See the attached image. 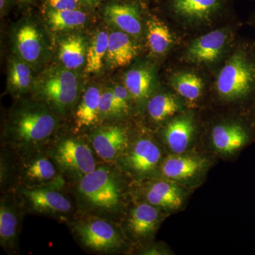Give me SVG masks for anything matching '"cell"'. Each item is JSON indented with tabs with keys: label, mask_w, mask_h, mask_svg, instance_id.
Wrapping results in <instances>:
<instances>
[{
	"label": "cell",
	"mask_w": 255,
	"mask_h": 255,
	"mask_svg": "<svg viewBox=\"0 0 255 255\" xmlns=\"http://www.w3.org/2000/svg\"><path fill=\"white\" fill-rule=\"evenodd\" d=\"M61 120L43 101H22L8 114L1 146L17 155L47 148L62 131Z\"/></svg>",
	"instance_id": "1"
},
{
	"label": "cell",
	"mask_w": 255,
	"mask_h": 255,
	"mask_svg": "<svg viewBox=\"0 0 255 255\" xmlns=\"http://www.w3.org/2000/svg\"><path fill=\"white\" fill-rule=\"evenodd\" d=\"M125 179L115 164L101 162L91 173L69 185L80 214L120 223L128 209Z\"/></svg>",
	"instance_id": "2"
},
{
	"label": "cell",
	"mask_w": 255,
	"mask_h": 255,
	"mask_svg": "<svg viewBox=\"0 0 255 255\" xmlns=\"http://www.w3.org/2000/svg\"><path fill=\"white\" fill-rule=\"evenodd\" d=\"M47 150L69 185L91 173L102 162L85 135L70 130L60 132Z\"/></svg>",
	"instance_id": "3"
},
{
	"label": "cell",
	"mask_w": 255,
	"mask_h": 255,
	"mask_svg": "<svg viewBox=\"0 0 255 255\" xmlns=\"http://www.w3.org/2000/svg\"><path fill=\"white\" fill-rule=\"evenodd\" d=\"M68 227L75 241L87 253L117 255L128 247V238L122 226L112 220L80 214Z\"/></svg>",
	"instance_id": "4"
},
{
	"label": "cell",
	"mask_w": 255,
	"mask_h": 255,
	"mask_svg": "<svg viewBox=\"0 0 255 255\" xmlns=\"http://www.w3.org/2000/svg\"><path fill=\"white\" fill-rule=\"evenodd\" d=\"M13 191L22 201L26 214L47 216L67 226L80 214L69 185L18 186Z\"/></svg>",
	"instance_id": "5"
},
{
	"label": "cell",
	"mask_w": 255,
	"mask_h": 255,
	"mask_svg": "<svg viewBox=\"0 0 255 255\" xmlns=\"http://www.w3.org/2000/svg\"><path fill=\"white\" fill-rule=\"evenodd\" d=\"M34 98L43 101L60 119L71 115L80 97L78 75L64 67L50 68L35 82Z\"/></svg>",
	"instance_id": "6"
},
{
	"label": "cell",
	"mask_w": 255,
	"mask_h": 255,
	"mask_svg": "<svg viewBox=\"0 0 255 255\" xmlns=\"http://www.w3.org/2000/svg\"><path fill=\"white\" fill-rule=\"evenodd\" d=\"M221 97L244 100L255 92V52L242 48L233 53L216 82Z\"/></svg>",
	"instance_id": "7"
},
{
	"label": "cell",
	"mask_w": 255,
	"mask_h": 255,
	"mask_svg": "<svg viewBox=\"0 0 255 255\" xmlns=\"http://www.w3.org/2000/svg\"><path fill=\"white\" fill-rule=\"evenodd\" d=\"M11 152L14 156L13 190L18 186L40 187L69 185L50 157L47 148L21 155Z\"/></svg>",
	"instance_id": "8"
},
{
	"label": "cell",
	"mask_w": 255,
	"mask_h": 255,
	"mask_svg": "<svg viewBox=\"0 0 255 255\" xmlns=\"http://www.w3.org/2000/svg\"><path fill=\"white\" fill-rule=\"evenodd\" d=\"M161 158L162 152L158 145L150 137H140L130 142L115 164L124 174L144 179L155 172Z\"/></svg>",
	"instance_id": "9"
},
{
	"label": "cell",
	"mask_w": 255,
	"mask_h": 255,
	"mask_svg": "<svg viewBox=\"0 0 255 255\" xmlns=\"http://www.w3.org/2000/svg\"><path fill=\"white\" fill-rule=\"evenodd\" d=\"M26 214L22 201L14 191L1 193L0 246L6 254L16 255L19 252L20 234Z\"/></svg>",
	"instance_id": "10"
},
{
	"label": "cell",
	"mask_w": 255,
	"mask_h": 255,
	"mask_svg": "<svg viewBox=\"0 0 255 255\" xmlns=\"http://www.w3.org/2000/svg\"><path fill=\"white\" fill-rule=\"evenodd\" d=\"M85 135L101 162L106 163L115 164L131 142L127 128L113 122L100 124Z\"/></svg>",
	"instance_id": "11"
},
{
	"label": "cell",
	"mask_w": 255,
	"mask_h": 255,
	"mask_svg": "<svg viewBox=\"0 0 255 255\" xmlns=\"http://www.w3.org/2000/svg\"><path fill=\"white\" fill-rule=\"evenodd\" d=\"M12 43L17 58L31 68H38L48 58L49 50L46 39L33 21H23L14 28Z\"/></svg>",
	"instance_id": "12"
},
{
	"label": "cell",
	"mask_w": 255,
	"mask_h": 255,
	"mask_svg": "<svg viewBox=\"0 0 255 255\" xmlns=\"http://www.w3.org/2000/svg\"><path fill=\"white\" fill-rule=\"evenodd\" d=\"M160 219L159 208L143 201L127 209L120 224L128 239L142 242L152 237Z\"/></svg>",
	"instance_id": "13"
},
{
	"label": "cell",
	"mask_w": 255,
	"mask_h": 255,
	"mask_svg": "<svg viewBox=\"0 0 255 255\" xmlns=\"http://www.w3.org/2000/svg\"><path fill=\"white\" fill-rule=\"evenodd\" d=\"M102 90L100 87H88L73 112V126L70 131L78 135L87 132L102 124L100 115V104Z\"/></svg>",
	"instance_id": "14"
},
{
	"label": "cell",
	"mask_w": 255,
	"mask_h": 255,
	"mask_svg": "<svg viewBox=\"0 0 255 255\" xmlns=\"http://www.w3.org/2000/svg\"><path fill=\"white\" fill-rule=\"evenodd\" d=\"M227 42L228 33L223 30L209 32L191 43L186 58L194 63H214L222 55Z\"/></svg>",
	"instance_id": "15"
},
{
	"label": "cell",
	"mask_w": 255,
	"mask_h": 255,
	"mask_svg": "<svg viewBox=\"0 0 255 255\" xmlns=\"http://www.w3.org/2000/svg\"><path fill=\"white\" fill-rule=\"evenodd\" d=\"M109 22L132 36H138L142 31L138 6L129 3H110L104 9Z\"/></svg>",
	"instance_id": "16"
},
{
	"label": "cell",
	"mask_w": 255,
	"mask_h": 255,
	"mask_svg": "<svg viewBox=\"0 0 255 255\" xmlns=\"http://www.w3.org/2000/svg\"><path fill=\"white\" fill-rule=\"evenodd\" d=\"M144 201L157 208L178 209L182 204L181 191L176 186L166 181H154L142 188Z\"/></svg>",
	"instance_id": "17"
},
{
	"label": "cell",
	"mask_w": 255,
	"mask_h": 255,
	"mask_svg": "<svg viewBox=\"0 0 255 255\" xmlns=\"http://www.w3.org/2000/svg\"><path fill=\"white\" fill-rule=\"evenodd\" d=\"M138 48L125 32L112 31L109 36L107 59L112 68L126 67L137 56Z\"/></svg>",
	"instance_id": "18"
},
{
	"label": "cell",
	"mask_w": 255,
	"mask_h": 255,
	"mask_svg": "<svg viewBox=\"0 0 255 255\" xmlns=\"http://www.w3.org/2000/svg\"><path fill=\"white\" fill-rule=\"evenodd\" d=\"M87 45L85 38L79 34L64 37L58 42V59L68 70H78L86 62Z\"/></svg>",
	"instance_id": "19"
},
{
	"label": "cell",
	"mask_w": 255,
	"mask_h": 255,
	"mask_svg": "<svg viewBox=\"0 0 255 255\" xmlns=\"http://www.w3.org/2000/svg\"><path fill=\"white\" fill-rule=\"evenodd\" d=\"M223 0H172V7L181 17L192 21L209 19L222 4Z\"/></svg>",
	"instance_id": "20"
},
{
	"label": "cell",
	"mask_w": 255,
	"mask_h": 255,
	"mask_svg": "<svg viewBox=\"0 0 255 255\" xmlns=\"http://www.w3.org/2000/svg\"><path fill=\"white\" fill-rule=\"evenodd\" d=\"M213 142L218 150L231 152L244 146L249 140L248 132L238 124H224L214 128Z\"/></svg>",
	"instance_id": "21"
},
{
	"label": "cell",
	"mask_w": 255,
	"mask_h": 255,
	"mask_svg": "<svg viewBox=\"0 0 255 255\" xmlns=\"http://www.w3.org/2000/svg\"><path fill=\"white\" fill-rule=\"evenodd\" d=\"M154 75L150 69L137 67L128 71L124 77V85L132 99L137 103L145 102L153 88Z\"/></svg>",
	"instance_id": "22"
},
{
	"label": "cell",
	"mask_w": 255,
	"mask_h": 255,
	"mask_svg": "<svg viewBox=\"0 0 255 255\" xmlns=\"http://www.w3.org/2000/svg\"><path fill=\"white\" fill-rule=\"evenodd\" d=\"M194 132L192 121L188 118L174 119L166 127L164 138L169 148L180 154L187 150Z\"/></svg>",
	"instance_id": "23"
},
{
	"label": "cell",
	"mask_w": 255,
	"mask_h": 255,
	"mask_svg": "<svg viewBox=\"0 0 255 255\" xmlns=\"http://www.w3.org/2000/svg\"><path fill=\"white\" fill-rule=\"evenodd\" d=\"M46 18L50 28L54 31H65L78 29L85 26L87 14L82 10L53 9L48 6Z\"/></svg>",
	"instance_id": "24"
},
{
	"label": "cell",
	"mask_w": 255,
	"mask_h": 255,
	"mask_svg": "<svg viewBox=\"0 0 255 255\" xmlns=\"http://www.w3.org/2000/svg\"><path fill=\"white\" fill-rule=\"evenodd\" d=\"M7 81L9 91L16 95H24L34 87L31 67L16 57L10 60Z\"/></svg>",
	"instance_id": "25"
},
{
	"label": "cell",
	"mask_w": 255,
	"mask_h": 255,
	"mask_svg": "<svg viewBox=\"0 0 255 255\" xmlns=\"http://www.w3.org/2000/svg\"><path fill=\"white\" fill-rule=\"evenodd\" d=\"M202 167L201 161L191 157H169L164 159L161 172L166 177L184 179L193 177Z\"/></svg>",
	"instance_id": "26"
},
{
	"label": "cell",
	"mask_w": 255,
	"mask_h": 255,
	"mask_svg": "<svg viewBox=\"0 0 255 255\" xmlns=\"http://www.w3.org/2000/svg\"><path fill=\"white\" fill-rule=\"evenodd\" d=\"M147 40L149 48L155 55L164 54L173 42L168 26L156 17L147 21Z\"/></svg>",
	"instance_id": "27"
},
{
	"label": "cell",
	"mask_w": 255,
	"mask_h": 255,
	"mask_svg": "<svg viewBox=\"0 0 255 255\" xmlns=\"http://www.w3.org/2000/svg\"><path fill=\"white\" fill-rule=\"evenodd\" d=\"M110 33L105 31H97L92 37L87 50L85 72L100 73L103 68L104 60L107 58Z\"/></svg>",
	"instance_id": "28"
},
{
	"label": "cell",
	"mask_w": 255,
	"mask_h": 255,
	"mask_svg": "<svg viewBox=\"0 0 255 255\" xmlns=\"http://www.w3.org/2000/svg\"><path fill=\"white\" fill-rule=\"evenodd\" d=\"M179 110L177 101L171 95L159 94L147 102V111L150 118L155 123L162 122L173 116Z\"/></svg>",
	"instance_id": "29"
},
{
	"label": "cell",
	"mask_w": 255,
	"mask_h": 255,
	"mask_svg": "<svg viewBox=\"0 0 255 255\" xmlns=\"http://www.w3.org/2000/svg\"><path fill=\"white\" fill-rule=\"evenodd\" d=\"M172 87L181 96L189 101L197 100L202 92V80L196 74L191 73H178L172 77Z\"/></svg>",
	"instance_id": "30"
},
{
	"label": "cell",
	"mask_w": 255,
	"mask_h": 255,
	"mask_svg": "<svg viewBox=\"0 0 255 255\" xmlns=\"http://www.w3.org/2000/svg\"><path fill=\"white\" fill-rule=\"evenodd\" d=\"M14 189V156L7 148L1 146L0 154V191H13Z\"/></svg>",
	"instance_id": "31"
},
{
	"label": "cell",
	"mask_w": 255,
	"mask_h": 255,
	"mask_svg": "<svg viewBox=\"0 0 255 255\" xmlns=\"http://www.w3.org/2000/svg\"><path fill=\"white\" fill-rule=\"evenodd\" d=\"M100 115L102 124L120 119L114 102L112 87L102 90L100 98Z\"/></svg>",
	"instance_id": "32"
},
{
	"label": "cell",
	"mask_w": 255,
	"mask_h": 255,
	"mask_svg": "<svg viewBox=\"0 0 255 255\" xmlns=\"http://www.w3.org/2000/svg\"><path fill=\"white\" fill-rule=\"evenodd\" d=\"M114 102L118 112L119 118L126 117L130 110V101L132 99L125 85H116L112 87Z\"/></svg>",
	"instance_id": "33"
},
{
	"label": "cell",
	"mask_w": 255,
	"mask_h": 255,
	"mask_svg": "<svg viewBox=\"0 0 255 255\" xmlns=\"http://www.w3.org/2000/svg\"><path fill=\"white\" fill-rule=\"evenodd\" d=\"M48 6L58 10L79 9L82 2L80 0H47Z\"/></svg>",
	"instance_id": "34"
},
{
	"label": "cell",
	"mask_w": 255,
	"mask_h": 255,
	"mask_svg": "<svg viewBox=\"0 0 255 255\" xmlns=\"http://www.w3.org/2000/svg\"><path fill=\"white\" fill-rule=\"evenodd\" d=\"M82 4L90 7H97L100 4L102 0H80Z\"/></svg>",
	"instance_id": "35"
},
{
	"label": "cell",
	"mask_w": 255,
	"mask_h": 255,
	"mask_svg": "<svg viewBox=\"0 0 255 255\" xmlns=\"http://www.w3.org/2000/svg\"><path fill=\"white\" fill-rule=\"evenodd\" d=\"M9 5V0H0V11H1V14L5 13Z\"/></svg>",
	"instance_id": "36"
},
{
	"label": "cell",
	"mask_w": 255,
	"mask_h": 255,
	"mask_svg": "<svg viewBox=\"0 0 255 255\" xmlns=\"http://www.w3.org/2000/svg\"><path fill=\"white\" fill-rule=\"evenodd\" d=\"M21 1H23V2H30V1H32L33 0H21Z\"/></svg>",
	"instance_id": "37"
}]
</instances>
